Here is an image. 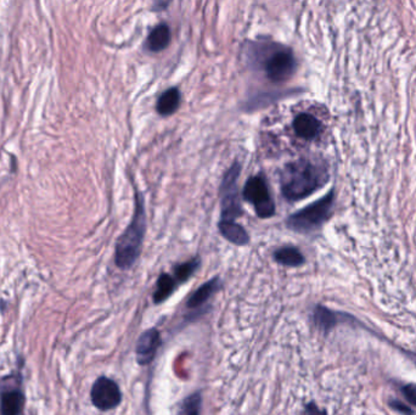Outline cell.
I'll list each match as a JSON object with an SVG mask.
<instances>
[{"mask_svg": "<svg viewBox=\"0 0 416 415\" xmlns=\"http://www.w3.org/2000/svg\"><path fill=\"white\" fill-rule=\"evenodd\" d=\"M402 392L410 405H416V386H404L402 389Z\"/></svg>", "mask_w": 416, "mask_h": 415, "instance_id": "obj_20", "label": "cell"}, {"mask_svg": "<svg viewBox=\"0 0 416 415\" xmlns=\"http://www.w3.org/2000/svg\"><path fill=\"white\" fill-rule=\"evenodd\" d=\"M241 166L239 162H234L223 178L221 186V222H235L242 215L241 205L239 201V177Z\"/></svg>", "mask_w": 416, "mask_h": 415, "instance_id": "obj_4", "label": "cell"}, {"mask_svg": "<svg viewBox=\"0 0 416 415\" xmlns=\"http://www.w3.org/2000/svg\"><path fill=\"white\" fill-rule=\"evenodd\" d=\"M9 384L1 385L0 390V415H24L26 397L19 382L13 384V376L6 377Z\"/></svg>", "mask_w": 416, "mask_h": 415, "instance_id": "obj_8", "label": "cell"}, {"mask_svg": "<svg viewBox=\"0 0 416 415\" xmlns=\"http://www.w3.org/2000/svg\"><path fill=\"white\" fill-rule=\"evenodd\" d=\"M146 229V213L141 194L136 195V210L131 222L117 241L115 262L121 269L131 268L141 254Z\"/></svg>", "mask_w": 416, "mask_h": 415, "instance_id": "obj_2", "label": "cell"}, {"mask_svg": "<svg viewBox=\"0 0 416 415\" xmlns=\"http://www.w3.org/2000/svg\"><path fill=\"white\" fill-rule=\"evenodd\" d=\"M243 199L255 207L256 215L262 220L275 215V204L263 177H251L246 181L243 188Z\"/></svg>", "mask_w": 416, "mask_h": 415, "instance_id": "obj_5", "label": "cell"}, {"mask_svg": "<svg viewBox=\"0 0 416 415\" xmlns=\"http://www.w3.org/2000/svg\"><path fill=\"white\" fill-rule=\"evenodd\" d=\"M274 259L278 263L286 266V267H300L305 263L303 254L300 250L294 246H285V247L276 250Z\"/></svg>", "mask_w": 416, "mask_h": 415, "instance_id": "obj_14", "label": "cell"}, {"mask_svg": "<svg viewBox=\"0 0 416 415\" xmlns=\"http://www.w3.org/2000/svg\"><path fill=\"white\" fill-rule=\"evenodd\" d=\"M219 279L214 278L212 280H209L207 283H205L204 285H201L196 291H195L191 298H190L189 302H188V307L196 308L200 307L201 304H204L206 301H208V298L212 296L213 293L217 291L219 288Z\"/></svg>", "mask_w": 416, "mask_h": 415, "instance_id": "obj_15", "label": "cell"}, {"mask_svg": "<svg viewBox=\"0 0 416 415\" xmlns=\"http://www.w3.org/2000/svg\"><path fill=\"white\" fill-rule=\"evenodd\" d=\"M305 415H326L324 410L318 408L314 403H310V405L305 407Z\"/></svg>", "mask_w": 416, "mask_h": 415, "instance_id": "obj_21", "label": "cell"}, {"mask_svg": "<svg viewBox=\"0 0 416 415\" xmlns=\"http://www.w3.org/2000/svg\"><path fill=\"white\" fill-rule=\"evenodd\" d=\"M329 181L328 168L307 158L287 163L281 172V193L286 200L296 202L319 190Z\"/></svg>", "mask_w": 416, "mask_h": 415, "instance_id": "obj_1", "label": "cell"}, {"mask_svg": "<svg viewBox=\"0 0 416 415\" xmlns=\"http://www.w3.org/2000/svg\"><path fill=\"white\" fill-rule=\"evenodd\" d=\"M266 79L273 83H284L292 77L296 71V58L292 50L276 45V49L264 60Z\"/></svg>", "mask_w": 416, "mask_h": 415, "instance_id": "obj_6", "label": "cell"}, {"mask_svg": "<svg viewBox=\"0 0 416 415\" xmlns=\"http://www.w3.org/2000/svg\"><path fill=\"white\" fill-rule=\"evenodd\" d=\"M313 318H314L315 325L325 332L330 330L331 327L336 325V323L339 322L337 314L325 307L317 308Z\"/></svg>", "mask_w": 416, "mask_h": 415, "instance_id": "obj_17", "label": "cell"}, {"mask_svg": "<svg viewBox=\"0 0 416 415\" xmlns=\"http://www.w3.org/2000/svg\"><path fill=\"white\" fill-rule=\"evenodd\" d=\"M160 342V332L156 329H150L141 334L136 348V361L141 366H146L154 359Z\"/></svg>", "mask_w": 416, "mask_h": 415, "instance_id": "obj_9", "label": "cell"}, {"mask_svg": "<svg viewBox=\"0 0 416 415\" xmlns=\"http://www.w3.org/2000/svg\"><path fill=\"white\" fill-rule=\"evenodd\" d=\"M177 286V280L172 278L168 274H162L156 285L155 293H154V301L155 303L163 302L165 300L170 298Z\"/></svg>", "mask_w": 416, "mask_h": 415, "instance_id": "obj_16", "label": "cell"}, {"mask_svg": "<svg viewBox=\"0 0 416 415\" xmlns=\"http://www.w3.org/2000/svg\"><path fill=\"white\" fill-rule=\"evenodd\" d=\"M218 228H219L221 234L232 244L243 246V245L248 244V241H250L246 230L243 229L241 225H237V222H221L219 220Z\"/></svg>", "mask_w": 416, "mask_h": 415, "instance_id": "obj_12", "label": "cell"}, {"mask_svg": "<svg viewBox=\"0 0 416 415\" xmlns=\"http://www.w3.org/2000/svg\"><path fill=\"white\" fill-rule=\"evenodd\" d=\"M292 127L296 134L305 140H314L323 131V124L318 118L310 113H302L296 116Z\"/></svg>", "mask_w": 416, "mask_h": 415, "instance_id": "obj_10", "label": "cell"}, {"mask_svg": "<svg viewBox=\"0 0 416 415\" xmlns=\"http://www.w3.org/2000/svg\"><path fill=\"white\" fill-rule=\"evenodd\" d=\"M179 89L175 87V88L167 89L166 92L161 94V97L156 104V108L161 116H170L179 108Z\"/></svg>", "mask_w": 416, "mask_h": 415, "instance_id": "obj_13", "label": "cell"}, {"mask_svg": "<svg viewBox=\"0 0 416 415\" xmlns=\"http://www.w3.org/2000/svg\"><path fill=\"white\" fill-rule=\"evenodd\" d=\"M334 191H330L328 195L315 201L305 209L292 213L286 220V227L297 233H310L320 228V225L329 218L330 212L334 205Z\"/></svg>", "mask_w": 416, "mask_h": 415, "instance_id": "obj_3", "label": "cell"}, {"mask_svg": "<svg viewBox=\"0 0 416 415\" xmlns=\"http://www.w3.org/2000/svg\"><path fill=\"white\" fill-rule=\"evenodd\" d=\"M200 259H194L188 261L185 263L177 266L175 269V280L179 283H184L195 273V270L199 268Z\"/></svg>", "mask_w": 416, "mask_h": 415, "instance_id": "obj_19", "label": "cell"}, {"mask_svg": "<svg viewBox=\"0 0 416 415\" xmlns=\"http://www.w3.org/2000/svg\"><path fill=\"white\" fill-rule=\"evenodd\" d=\"M200 409H201V395L194 393L180 403L177 415H200Z\"/></svg>", "mask_w": 416, "mask_h": 415, "instance_id": "obj_18", "label": "cell"}, {"mask_svg": "<svg viewBox=\"0 0 416 415\" xmlns=\"http://www.w3.org/2000/svg\"><path fill=\"white\" fill-rule=\"evenodd\" d=\"M90 397H92L93 405H95L97 409L104 412L116 408L122 400L120 387L115 381L109 379L106 376H102L94 382Z\"/></svg>", "mask_w": 416, "mask_h": 415, "instance_id": "obj_7", "label": "cell"}, {"mask_svg": "<svg viewBox=\"0 0 416 415\" xmlns=\"http://www.w3.org/2000/svg\"><path fill=\"white\" fill-rule=\"evenodd\" d=\"M170 42V30L166 24L156 26L146 38L145 48L151 53H159L166 49Z\"/></svg>", "mask_w": 416, "mask_h": 415, "instance_id": "obj_11", "label": "cell"}]
</instances>
